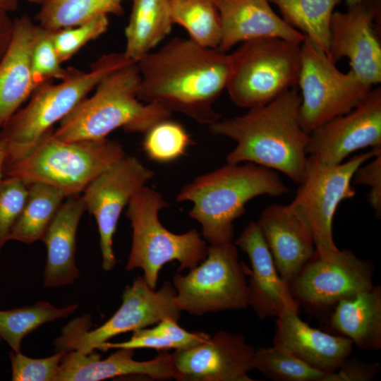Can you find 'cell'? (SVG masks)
<instances>
[{"label":"cell","instance_id":"cell-1","mask_svg":"<svg viewBox=\"0 0 381 381\" xmlns=\"http://www.w3.org/2000/svg\"><path fill=\"white\" fill-rule=\"evenodd\" d=\"M137 96L209 126L221 119L213 105L226 89L230 54L174 37L137 62Z\"/></svg>","mask_w":381,"mask_h":381},{"label":"cell","instance_id":"cell-2","mask_svg":"<svg viewBox=\"0 0 381 381\" xmlns=\"http://www.w3.org/2000/svg\"><path fill=\"white\" fill-rule=\"evenodd\" d=\"M291 88L263 106L243 115L219 119L210 125L214 135L236 142L227 155L229 164L253 163L282 172L293 182L303 181L310 134L299 119L301 95Z\"/></svg>","mask_w":381,"mask_h":381},{"label":"cell","instance_id":"cell-3","mask_svg":"<svg viewBox=\"0 0 381 381\" xmlns=\"http://www.w3.org/2000/svg\"><path fill=\"white\" fill-rule=\"evenodd\" d=\"M290 192L278 173L253 163L229 164L185 185L177 202L190 201L189 216L201 226L210 245L234 242L235 219L253 198L278 197Z\"/></svg>","mask_w":381,"mask_h":381},{"label":"cell","instance_id":"cell-4","mask_svg":"<svg viewBox=\"0 0 381 381\" xmlns=\"http://www.w3.org/2000/svg\"><path fill=\"white\" fill-rule=\"evenodd\" d=\"M140 81L135 62L109 73L94 94L80 101L52 131V136L68 142L97 140L119 128L145 134L156 123L170 119L171 111L165 107L140 102L137 96Z\"/></svg>","mask_w":381,"mask_h":381},{"label":"cell","instance_id":"cell-5","mask_svg":"<svg viewBox=\"0 0 381 381\" xmlns=\"http://www.w3.org/2000/svg\"><path fill=\"white\" fill-rule=\"evenodd\" d=\"M133 62L123 53L102 55L87 72L74 68L59 83L38 86L27 104L20 107L0 130L7 156L5 167L28 154L53 126L66 116L95 89L107 74Z\"/></svg>","mask_w":381,"mask_h":381},{"label":"cell","instance_id":"cell-6","mask_svg":"<svg viewBox=\"0 0 381 381\" xmlns=\"http://www.w3.org/2000/svg\"><path fill=\"white\" fill-rule=\"evenodd\" d=\"M52 131L24 157L6 167L4 177H17L28 184L47 183L67 198L80 195L99 174L126 155L116 141H64L53 138Z\"/></svg>","mask_w":381,"mask_h":381},{"label":"cell","instance_id":"cell-7","mask_svg":"<svg viewBox=\"0 0 381 381\" xmlns=\"http://www.w3.org/2000/svg\"><path fill=\"white\" fill-rule=\"evenodd\" d=\"M162 195L146 186L128 204L126 217L132 227V243L126 270L140 268L143 278L155 289L159 273L167 262L176 260L178 271L191 270L206 257L207 246L196 229L176 234L160 222L159 212L169 207Z\"/></svg>","mask_w":381,"mask_h":381},{"label":"cell","instance_id":"cell-8","mask_svg":"<svg viewBox=\"0 0 381 381\" xmlns=\"http://www.w3.org/2000/svg\"><path fill=\"white\" fill-rule=\"evenodd\" d=\"M301 44L277 37L241 42L229 54L226 89L231 101L249 109L267 104L296 87L301 67Z\"/></svg>","mask_w":381,"mask_h":381},{"label":"cell","instance_id":"cell-9","mask_svg":"<svg viewBox=\"0 0 381 381\" xmlns=\"http://www.w3.org/2000/svg\"><path fill=\"white\" fill-rule=\"evenodd\" d=\"M248 272L234 242L210 245L200 264L186 275L173 277L174 305L198 316L244 309L248 306Z\"/></svg>","mask_w":381,"mask_h":381},{"label":"cell","instance_id":"cell-10","mask_svg":"<svg viewBox=\"0 0 381 381\" xmlns=\"http://www.w3.org/2000/svg\"><path fill=\"white\" fill-rule=\"evenodd\" d=\"M176 290L169 281L156 291L143 277L137 276L122 294V303L103 325L87 331L90 317L71 321L56 341L59 350L76 351L83 354L99 349L116 335L145 328L165 318L179 321L181 311L174 305Z\"/></svg>","mask_w":381,"mask_h":381},{"label":"cell","instance_id":"cell-11","mask_svg":"<svg viewBox=\"0 0 381 381\" xmlns=\"http://www.w3.org/2000/svg\"><path fill=\"white\" fill-rule=\"evenodd\" d=\"M380 152L381 148H372L334 165L308 155L303 181L289 205L310 226L315 252L320 257L329 258L339 250L332 233L335 212L343 200L355 196L351 182L357 169Z\"/></svg>","mask_w":381,"mask_h":381},{"label":"cell","instance_id":"cell-12","mask_svg":"<svg viewBox=\"0 0 381 381\" xmlns=\"http://www.w3.org/2000/svg\"><path fill=\"white\" fill-rule=\"evenodd\" d=\"M298 85L301 102L299 119L310 134L315 128L354 109L372 89L350 70L340 71L327 54L307 37L301 44Z\"/></svg>","mask_w":381,"mask_h":381},{"label":"cell","instance_id":"cell-13","mask_svg":"<svg viewBox=\"0 0 381 381\" xmlns=\"http://www.w3.org/2000/svg\"><path fill=\"white\" fill-rule=\"evenodd\" d=\"M154 174L138 158L126 155L99 174L83 190L82 198L86 210L95 217L97 224L104 270H112L117 263L113 237L123 208Z\"/></svg>","mask_w":381,"mask_h":381},{"label":"cell","instance_id":"cell-14","mask_svg":"<svg viewBox=\"0 0 381 381\" xmlns=\"http://www.w3.org/2000/svg\"><path fill=\"white\" fill-rule=\"evenodd\" d=\"M373 275L372 264L349 249L339 250L329 258L315 252L289 286L298 303L329 306L370 289Z\"/></svg>","mask_w":381,"mask_h":381},{"label":"cell","instance_id":"cell-15","mask_svg":"<svg viewBox=\"0 0 381 381\" xmlns=\"http://www.w3.org/2000/svg\"><path fill=\"white\" fill-rule=\"evenodd\" d=\"M380 9L368 0L333 13L329 54L334 64L346 57L351 70L372 87L381 82Z\"/></svg>","mask_w":381,"mask_h":381},{"label":"cell","instance_id":"cell-16","mask_svg":"<svg viewBox=\"0 0 381 381\" xmlns=\"http://www.w3.org/2000/svg\"><path fill=\"white\" fill-rule=\"evenodd\" d=\"M381 148V88L370 90L349 112L336 116L310 133L308 155L334 165L361 149Z\"/></svg>","mask_w":381,"mask_h":381},{"label":"cell","instance_id":"cell-17","mask_svg":"<svg viewBox=\"0 0 381 381\" xmlns=\"http://www.w3.org/2000/svg\"><path fill=\"white\" fill-rule=\"evenodd\" d=\"M255 350L240 334L222 330L204 342L171 353L179 381H253Z\"/></svg>","mask_w":381,"mask_h":381},{"label":"cell","instance_id":"cell-18","mask_svg":"<svg viewBox=\"0 0 381 381\" xmlns=\"http://www.w3.org/2000/svg\"><path fill=\"white\" fill-rule=\"evenodd\" d=\"M234 243L250 260L248 303L259 319L277 318L286 310L298 313V303L279 275L257 222H250Z\"/></svg>","mask_w":381,"mask_h":381},{"label":"cell","instance_id":"cell-19","mask_svg":"<svg viewBox=\"0 0 381 381\" xmlns=\"http://www.w3.org/2000/svg\"><path fill=\"white\" fill-rule=\"evenodd\" d=\"M256 222L279 275L289 283L315 252L310 226L289 204L267 206Z\"/></svg>","mask_w":381,"mask_h":381},{"label":"cell","instance_id":"cell-20","mask_svg":"<svg viewBox=\"0 0 381 381\" xmlns=\"http://www.w3.org/2000/svg\"><path fill=\"white\" fill-rule=\"evenodd\" d=\"M118 350L104 359L92 351H68L64 356L55 381H100L118 376L140 375L155 380L176 379L171 353L161 351L152 360L133 359L134 349Z\"/></svg>","mask_w":381,"mask_h":381},{"label":"cell","instance_id":"cell-21","mask_svg":"<svg viewBox=\"0 0 381 381\" xmlns=\"http://www.w3.org/2000/svg\"><path fill=\"white\" fill-rule=\"evenodd\" d=\"M298 313L286 310L277 317L273 345L326 373L336 371L353 351V341L309 326Z\"/></svg>","mask_w":381,"mask_h":381},{"label":"cell","instance_id":"cell-22","mask_svg":"<svg viewBox=\"0 0 381 381\" xmlns=\"http://www.w3.org/2000/svg\"><path fill=\"white\" fill-rule=\"evenodd\" d=\"M222 24L218 50L227 53L245 41L277 37L301 44L304 35L291 27L271 8L269 0H214Z\"/></svg>","mask_w":381,"mask_h":381},{"label":"cell","instance_id":"cell-23","mask_svg":"<svg viewBox=\"0 0 381 381\" xmlns=\"http://www.w3.org/2000/svg\"><path fill=\"white\" fill-rule=\"evenodd\" d=\"M40 30L26 15L14 19L11 44L0 61V130L37 87L31 54Z\"/></svg>","mask_w":381,"mask_h":381},{"label":"cell","instance_id":"cell-24","mask_svg":"<svg viewBox=\"0 0 381 381\" xmlns=\"http://www.w3.org/2000/svg\"><path fill=\"white\" fill-rule=\"evenodd\" d=\"M86 210L82 195L66 198L42 241L47 248L44 287L56 288L73 283L80 276L75 264L76 234Z\"/></svg>","mask_w":381,"mask_h":381},{"label":"cell","instance_id":"cell-25","mask_svg":"<svg viewBox=\"0 0 381 381\" xmlns=\"http://www.w3.org/2000/svg\"><path fill=\"white\" fill-rule=\"evenodd\" d=\"M330 324L333 329L349 338L358 348L381 349V287L370 289L339 301Z\"/></svg>","mask_w":381,"mask_h":381},{"label":"cell","instance_id":"cell-26","mask_svg":"<svg viewBox=\"0 0 381 381\" xmlns=\"http://www.w3.org/2000/svg\"><path fill=\"white\" fill-rule=\"evenodd\" d=\"M171 0H133L125 28V55L138 62L171 32Z\"/></svg>","mask_w":381,"mask_h":381},{"label":"cell","instance_id":"cell-27","mask_svg":"<svg viewBox=\"0 0 381 381\" xmlns=\"http://www.w3.org/2000/svg\"><path fill=\"white\" fill-rule=\"evenodd\" d=\"M65 199V195L52 186L41 182L30 183L25 204L10 232L8 241L27 244L42 241Z\"/></svg>","mask_w":381,"mask_h":381},{"label":"cell","instance_id":"cell-28","mask_svg":"<svg viewBox=\"0 0 381 381\" xmlns=\"http://www.w3.org/2000/svg\"><path fill=\"white\" fill-rule=\"evenodd\" d=\"M341 1L269 0L278 7L287 24L303 34L327 56L330 20L334 8Z\"/></svg>","mask_w":381,"mask_h":381},{"label":"cell","instance_id":"cell-29","mask_svg":"<svg viewBox=\"0 0 381 381\" xmlns=\"http://www.w3.org/2000/svg\"><path fill=\"white\" fill-rule=\"evenodd\" d=\"M125 0H47L36 16L38 24L47 30L72 27L100 16L123 13Z\"/></svg>","mask_w":381,"mask_h":381},{"label":"cell","instance_id":"cell-30","mask_svg":"<svg viewBox=\"0 0 381 381\" xmlns=\"http://www.w3.org/2000/svg\"><path fill=\"white\" fill-rule=\"evenodd\" d=\"M173 24L186 30L196 44L217 49L222 37L221 18L214 0H171Z\"/></svg>","mask_w":381,"mask_h":381},{"label":"cell","instance_id":"cell-31","mask_svg":"<svg viewBox=\"0 0 381 381\" xmlns=\"http://www.w3.org/2000/svg\"><path fill=\"white\" fill-rule=\"evenodd\" d=\"M78 304L56 308L47 301L11 310H0V336L13 351L20 352L25 336L41 325L59 318H67L78 308Z\"/></svg>","mask_w":381,"mask_h":381},{"label":"cell","instance_id":"cell-32","mask_svg":"<svg viewBox=\"0 0 381 381\" xmlns=\"http://www.w3.org/2000/svg\"><path fill=\"white\" fill-rule=\"evenodd\" d=\"M253 367L276 381H324L328 373L274 345L255 350Z\"/></svg>","mask_w":381,"mask_h":381},{"label":"cell","instance_id":"cell-33","mask_svg":"<svg viewBox=\"0 0 381 381\" xmlns=\"http://www.w3.org/2000/svg\"><path fill=\"white\" fill-rule=\"evenodd\" d=\"M193 144L190 135L179 122L167 119L145 133L143 148L149 159L159 163L175 161Z\"/></svg>","mask_w":381,"mask_h":381},{"label":"cell","instance_id":"cell-34","mask_svg":"<svg viewBox=\"0 0 381 381\" xmlns=\"http://www.w3.org/2000/svg\"><path fill=\"white\" fill-rule=\"evenodd\" d=\"M54 30L40 26L31 54V68L34 80L37 87L52 81L63 80L73 72L74 68H64L58 56L53 40Z\"/></svg>","mask_w":381,"mask_h":381},{"label":"cell","instance_id":"cell-35","mask_svg":"<svg viewBox=\"0 0 381 381\" xmlns=\"http://www.w3.org/2000/svg\"><path fill=\"white\" fill-rule=\"evenodd\" d=\"M108 26V16H100L75 26L54 30V43L61 62L68 61L86 44L104 34Z\"/></svg>","mask_w":381,"mask_h":381},{"label":"cell","instance_id":"cell-36","mask_svg":"<svg viewBox=\"0 0 381 381\" xmlns=\"http://www.w3.org/2000/svg\"><path fill=\"white\" fill-rule=\"evenodd\" d=\"M28 190L29 184L17 177L5 176L0 183V253L23 209Z\"/></svg>","mask_w":381,"mask_h":381},{"label":"cell","instance_id":"cell-37","mask_svg":"<svg viewBox=\"0 0 381 381\" xmlns=\"http://www.w3.org/2000/svg\"><path fill=\"white\" fill-rule=\"evenodd\" d=\"M59 350L56 353L43 358H32L21 351H11L12 380L13 381H55L60 363L66 353Z\"/></svg>","mask_w":381,"mask_h":381},{"label":"cell","instance_id":"cell-38","mask_svg":"<svg viewBox=\"0 0 381 381\" xmlns=\"http://www.w3.org/2000/svg\"><path fill=\"white\" fill-rule=\"evenodd\" d=\"M140 329L145 334L159 337L170 341L174 346L175 350L194 347L210 337L205 332H188L178 325V321L171 318L162 320L152 328Z\"/></svg>","mask_w":381,"mask_h":381},{"label":"cell","instance_id":"cell-39","mask_svg":"<svg viewBox=\"0 0 381 381\" xmlns=\"http://www.w3.org/2000/svg\"><path fill=\"white\" fill-rule=\"evenodd\" d=\"M372 161L363 163L355 171L352 181L357 185L368 186L370 191L368 202L375 211L377 219L381 217V152L372 158Z\"/></svg>","mask_w":381,"mask_h":381},{"label":"cell","instance_id":"cell-40","mask_svg":"<svg viewBox=\"0 0 381 381\" xmlns=\"http://www.w3.org/2000/svg\"><path fill=\"white\" fill-rule=\"evenodd\" d=\"M380 364L349 356L334 372L328 373L324 381H370L378 374Z\"/></svg>","mask_w":381,"mask_h":381},{"label":"cell","instance_id":"cell-41","mask_svg":"<svg viewBox=\"0 0 381 381\" xmlns=\"http://www.w3.org/2000/svg\"><path fill=\"white\" fill-rule=\"evenodd\" d=\"M14 30V20L9 13L0 11V61L11 44Z\"/></svg>","mask_w":381,"mask_h":381},{"label":"cell","instance_id":"cell-42","mask_svg":"<svg viewBox=\"0 0 381 381\" xmlns=\"http://www.w3.org/2000/svg\"><path fill=\"white\" fill-rule=\"evenodd\" d=\"M7 156V150L5 142L0 138V183L4 178V167Z\"/></svg>","mask_w":381,"mask_h":381},{"label":"cell","instance_id":"cell-43","mask_svg":"<svg viewBox=\"0 0 381 381\" xmlns=\"http://www.w3.org/2000/svg\"><path fill=\"white\" fill-rule=\"evenodd\" d=\"M18 0H0V11L6 13L15 11L18 8Z\"/></svg>","mask_w":381,"mask_h":381},{"label":"cell","instance_id":"cell-44","mask_svg":"<svg viewBox=\"0 0 381 381\" xmlns=\"http://www.w3.org/2000/svg\"><path fill=\"white\" fill-rule=\"evenodd\" d=\"M365 0H345L346 6L349 7L353 6L354 5L361 4Z\"/></svg>","mask_w":381,"mask_h":381},{"label":"cell","instance_id":"cell-45","mask_svg":"<svg viewBox=\"0 0 381 381\" xmlns=\"http://www.w3.org/2000/svg\"><path fill=\"white\" fill-rule=\"evenodd\" d=\"M30 3L35 4L41 6L44 3H45L47 0H28Z\"/></svg>","mask_w":381,"mask_h":381}]
</instances>
